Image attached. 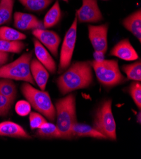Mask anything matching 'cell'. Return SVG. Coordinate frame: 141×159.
Listing matches in <instances>:
<instances>
[{
  "mask_svg": "<svg viewBox=\"0 0 141 159\" xmlns=\"http://www.w3.org/2000/svg\"><path fill=\"white\" fill-rule=\"evenodd\" d=\"M33 34L54 57H58L61 38L56 33L45 29H36L33 30Z\"/></svg>",
  "mask_w": 141,
  "mask_h": 159,
  "instance_id": "30bf717a",
  "label": "cell"
},
{
  "mask_svg": "<svg viewBox=\"0 0 141 159\" xmlns=\"http://www.w3.org/2000/svg\"><path fill=\"white\" fill-rule=\"evenodd\" d=\"M112 105V100H106L101 103L96 112L92 127L103 134L106 139L116 140V123Z\"/></svg>",
  "mask_w": 141,
  "mask_h": 159,
  "instance_id": "8992f818",
  "label": "cell"
},
{
  "mask_svg": "<svg viewBox=\"0 0 141 159\" xmlns=\"http://www.w3.org/2000/svg\"><path fill=\"white\" fill-rule=\"evenodd\" d=\"M30 67L34 82L41 90L44 91L50 76L49 72L37 58H33L31 60Z\"/></svg>",
  "mask_w": 141,
  "mask_h": 159,
  "instance_id": "4fadbf2b",
  "label": "cell"
},
{
  "mask_svg": "<svg viewBox=\"0 0 141 159\" xmlns=\"http://www.w3.org/2000/svg\"><path fill=\"white\" fill-rule=\"evenodd\" d=\"M29 122L31 129H36L46 123L47 120L41 114L30 112L29 114Z\"/></svg>",
  "mask_w": 141,
  "mask_h": 159,
  "instance_id": "4316f807",
  "label": "cell"
},
{
  "mask_svg": "<svg viewBox=\"0 0 141 159\" xmlns=\"http://www.w3.org/2000/svg\"><path fill=\"white\" fill-rule=\"evenodd\" d=\"M20 89L31 107L51 122L55 121L56 110L48 92L38 90L28 83H24Z\"/></svg>",
  "mask_w": 141,
  "mask_h": 159,
  "instance_id": "3957f363",
  "label": "cell"
},
{
  "mask_svg": "<svg viewBox=\"0 0 141 159\" xmlns=\"http://www.w3.org/2000/svg\"><path fill=\"white\" fill-rule=\"evenodd\" d=\"M34 53L37 59L43 66L51 74H55L56 70V64L53 58L50 54L46 48L37 39H34Z\"/></svg>",
  "mask_w": 141,
  "mask_h": 159,
  "instance_id": "7c38bea8",
  "label": "cell"
},
{
  "mask_svg": "<svg viewBox=\"0 0 141 159\" xmlns=\"http://www.w3.org/2000/svg\"><path fill=\"white\" fill-rule=\"evenodd\" d=\"M77 19L75 17L63 41L60 51L58 73L64 72L71 64L77 35Z\"/></svg>",
  "mask_w": 141,
  "mask_h": 159,
  "instance_id": "52a82bcc",
  "label": "cell"
},
{
  "mask_svg": "<svg viewBox=\"0 0 141 159\" xmlns=\"http://www.w3.org/2000/svg\"><path fill=\"white\" fill-rule=\"evenodd\" d=\"M15 111L19 116L25 117L31 112V105L27 101H19L15 105Z\"/></svg>",
  "mask_w": 141,
  "mask_h": 159,
  "instance_id": "f1b7e54d",
  "label": "cell"
},
{
  "mask_svg": "<svg viewBox=\"0 0 141 159\" xmlns=\"http://www.w3.org/2000/svg\"><path fill=\"white\" fill-rule=\"evenodd\" d=\"M91 65L98 81L105 87H114L125 81V77L116 60H95L91 61Z\"/></svg>",
  "mask_w": 141,
  "mask_h": 159,
  "instance_id": "5b68a950",
  "label": "cell"
},
{
  "mask_svg": "<svg viewBox=\"0 0 141 159\" xmlns=\"http://www.w3.org/2000/svg\"><path fill=\"white\" fill-rule=\"evenodd\" d=\"M91 61L73 63L56 79V84L61 94L65 95L75 90L89 88L93 82Z\"/></svg>",
  "mask_w": 141,
  "mask_h": 159,
  "instance_id": "6da1fadb",
  "label": "cell"
},
{
  "mask_svg": "<svg viewBox=\"0 0 141 159\" xmlns=\"http://www.w3.org/2000/svg\"><path fill=\"white\" fill-rule=\"evenodd\" d=\"M123 27L141 41V10H135L122 20Z\"/></svg>",
  "mask_w": 141,
  "mask_h": 159,
  "instance_id": "9a60e30c",
  "label": "cell"
},
{
  "mask_svg": "<svg viewBox=\"0 0 141 159\" xmlns=\"http://www.w3.org/2000/svg\"><path fill=\"white\" fill-rule=\"evenodd\" d=\"M62 1H64V2H66V3H68V0H62Z\"/></svg>",
  "mask_w": 141,
  "mask_h": 159,
  "instance_id": "d6a6232c",
  "label": "cell"
},
{
  "mask_svg": "<svg viewBox=\"0 0 141 159\" xmlns=\"http://www.w3.org/2000/svg\"><path fill=\"white\" fill-rule=\"evenodd\" d=\"M121 69L130 80L141 81V62L140 60L132 64L124 65L121 67Z\"/></svg>",
  "mask_w": 141,
  "mask_h": 159,
  "instance_id": "cb8c5ba5",
  "label": "cell"
},
{
  "mask_svg": "<svg viewBox=\"0 0 141 159\" xmlns=\"http://www.w3.org/2000/svg\"><path fill=\"white\" fill-rule=\"evenodd\" d=\"M15 0H1L0 2V26L9 24L13 17Z\"/></svg>",
  "mask_w": 141,
  "mask_h": 159,
  "instance_id": "ac0fdd59",
  "label": "cell"
},
{
  "mask_svg": "<svg viewBox=\"0 0 141 159\" xmlns=\"http://www.w3.org/2000/svg\"><path fill=\"white\" fill-rule=\"evenodd\" d=\"M56 126L62 139H72V128L77 122L76 115V100L73 94L56 101Z\"/></svg>",
  "mask_w": 141,
  "mask_h": 159,
  "instance_id": "7a4b0ae2",
  "label": "cell"
},
{
  "mask_svg": "<svg viewBox=\"0 0 141 159\" xmlns=\"http://www.w3.org/2000/svg\"><path fill=\"white\" fill-rule=\"evenodd\" d=\"M10 59V55L8 53L0 52V67H2Z\"/></svg>",
  "mask_w": 141,
  "mask_h": 159,
  "instance_id": "4dcf8cb0",
  "label": "cell"
},
{
  "mask_svg": "<svg viewBox=\"0 0 141 159\" xmlns=\"http://www.w3.org/2000/svg\"><path fill=\"white\" fill-rule=\"evenodd\" d=\"M25 46V44L22 41H10L0 39V52H2L20 53Z\"/></svg>",
  "mask_w": 141,
  "mask_h": 159,
  "instance_id": "603a6c76",
  "label": "cell"
},
{
  "mask_svg": "<svg viewBox=\"0 0 141 159\" xmlns=\"http://www.w3.org/2000/svg\"><path fill=\"white\" fill-rule=\"evenodd\" d=\"M138 119H139V120H137V121H138V122H139V123H140V112H139V113Z\"/></svg>",
  "mask_w": 141,
  "mask_h": 159,
  "instance_id": "1f68e13d",
  "label": "cell"
},
{
  "mask_svg": "<svg viewBox=\"0 0 141 159\" xmlns=\"http://www.w3.org/2000/svg\"><path fill=\"white\" fill-rule=\"evenodd\" d=\"M80 8L76 10L77 21L80 23H98L103 20L98 0H82Z\"/></svg>",
  "mask_w": 141,
  "mask_h": 159,
  "instance_id": "ba28073f",
  "label": "cell"
},
{
  "mask_svg": "<svg viewBox=\"0 0 141 159\" xmlns=\"http://www.w3.org/2000/svg\"><path fill=\"white\" fill-rule=\"evenodd\" d=\"M0 94L7 97L13 102L17 94V86L11 79L0 78Z\"/></svg>",
  "mask_w": 141,
  "mask_h": 159,
  "instance_id": "ffe728a7",
  "label": "cell"
},
{
  "mask_svg": "<svg viewBox=\"0 0 141 159\" xmlns=\"http://www.w3.org/2000/svg\"><path fill=\"white\" fill-rule=\"evenodd\" d=\"M72 137L81 138V137H90L96 139H106V137L95 129L92 126L84 124L75 122L72 128Z\"/></svg>",
  "mask_w": 141,
  "mask_h": 159,
  "instance_id": "2e32d148",
  "label": "cell"
},
{
  "mask_svg": "<svg viewBox=\"0 0 141 159\" xmlns=\"http://www.w3.org/2000/svg\"><path fill=\"white\" fill-rule=\"evenodd\" d=\"M0 136L21 139L32 138L21 125L11 121L0 123Z\"/></svg>",
  "mask_w": 141,
  "mask_h": 159,
  "instance_id": "5bb4252c",
  "label": "cell"
},
{
  "mask_svg": "<svg viewBox=\"0 0 141 159\" xmlns=\"http://www.w3.org/2000/svg\"><path fill=\"white\" fill-rule=\"evenodd\" d=\"M36 135L41 138H61V134L57 126L51 122L45 123L37 129Z\"/></svg>",
  "mask_w": 141,
  "mask_h": 159,
  "instance_id": "44dd1931",
  "label": "cell"
},
{
  "mask_svg": "<svg viewBox=\"0 0 141 159\" xmlns=\"http://www.w3.org/2000/svg\"><path fill=\"white\" fill-rule=\"evenodd\" d=\"M27 36L21 32L7 26H0V39L10 41H23Z\"/></svg>",
  "mask_w": 141,
  "mask_h": 159,
  "instance_id": "7402d4cb",
  "label": "cell"
},
{
  "mask_svg": "<svg viewBox=\"0 0 141 159\" xmlns=\"http://www.w3.org/2000/svg\"><path fill=\"white\" fill-rule=\"evenodd\" d=\"M61 18V10L59 3L56 0L49 11L46 13L43 20L44 29H49L57 25Z\"/></svg>",
  "mask_w": 141,
  "mask_h": 159,
  "instance_id": "e0dca14e",
  "label": "cell"
},
{
  "mask_svg": "<svg viewBox=\"0 0 141 159\" xmlns=\"http://www.w3.org/2000/svg\"><path fill=\"white\" fill-rule=\"evenodd\" d=\"M109 55L125 61H134L139 58L137 52L127 38L123 39L117 43L109 52Z\"/></svg>",
  "mask_w": 141,
  "mask_h": 159,
  "instance_id": "8fae6325",
  "label": "cell"
},
{
  "mask_svg": "<svg viewBox=\"0 0 141 159\" xmlns=\"http://www.w3.org/2000/svg\"><path fill=\"white\" fill-rule=\"evenodd\" d=\"M13 25L19 30H34L36 29H38V27L33 24L19 19L13 17Z\"/></svg>",
  "mask_w": 141,
  "mask_h": 159,
  "instance_id": "f546056e",
  "label": "cell"
},
{
  "mask_svg": "<svg viewBox=\"0 0 141 159\" xmlns=\"http://www.w3.org/2000/svg\"><path fill=\"white\" fill-rule=\"evenodd\" d=\"M13 102L0 94V116H6L12 107Z\"/></svg>",
  "mask_w": 141,
  "mask_h": 159,
  "instance_id": "83f0119b",
  "label": "cell"
},
{
  "mask_svg": "<svg viewBox=\"0 0 141 159\" xmlns=\"http://www.w3.org/2000/svg\"><path fill=\"white\" fill-rule=\"evenodd\" d=\"M25 10L31 12H41L48 8L53 0H18Z\"/></svg>",
  "mask_w": 141,
  "mask_h": 159,
  "instance_id": "d6986e66",
  "label": "cell"
},
{
  "mask_svg": "<svg viewBox=\"0 0 141 159\" xmlns=\"http://www.w3.org/2000/svg\"><path fill=\"white\" fill-rule=\"evenodd\" d=\"M13 17L19 19L24 21L36 25L38 29H44L43 26V23L41 20H40L35 15L30 14V13H25L20 11L15 12L13 15Z\"/></svg>",
  "mask_w": 141,
  "mask_h": 159,
  "instance_id": "d4e9b609",
  "label": "cell"
},
{
  "mask_svg": "<svg viewBox=\"0 0 141 159\" xmlns=\"http://www.w3.org/2000/svg\"><path fill=\"white\" fill-rule=\"evenodd\" d=\"M108 24L88 25L89 39L95 52L106 54L108 50Z\"/></svg>",
  "mask_w": 141,
  "mask_h": 159,
  "instance_id": "9c48e42d",
  "label": "cell"
},
{
  "mask_svg": "<svg viewBox=\"0 0 141 159\" xmlns=\"http://www.w3.org/2000/svg\"><path fill=\"white\" fill-rule=\"evenodd\" d=\"M129 93L130 94L136 106L140 109L141 107V84L139 81L133 82L129 86Z\"/></svg>",
  "mask_w": 141,
  "mask_h": 159,
  "instance_id": "484cf974",
  "label": "cell"
},
{
  "mask_svg": "<svg viewBox=\"0 0 141 159\" xmlns=\"http://www.w3.org/2000/svg\"><path fill=\"white\" fill-rule=\"evenodd\" d=\"M0 2H1V0H0Z\"/></svg>",
  "mask_w": 141,
  "mask_h": 159,
  "instance_id": "e575fe53",
  "label": "cell"
},
{
  "mask_svg": "<svg viewBox=\"0 0 141 159\" xmlns=\"http://www.w3.org/2000/svg\"><path fill=\"white\" fill-rule=\"evenodd\" d=\"M103 1H107V0H103Z\"/></svg>",
  "mask_w": 141,
  "mask_h": 159,
  "instance_id": "836d02e7",
  "label": "cell"
},
{
  "mask_svg": "<svg viewBox=\"0 0 141 159\" xmlns=\"http://www.w3.org/2000/svg\"><path fill=\"white\" fill-rule=\"evenodd\" d=\"M33 56L32 52L24 53L17 60L7 64L6 63L0 67V78L22 81L35 84L30 67Z\"/></svg>",
  "mask_w": 141,
  "mask_h": 159,
  "instance_id": "277c9868",
  "label": "cell"
}]
</instances>
